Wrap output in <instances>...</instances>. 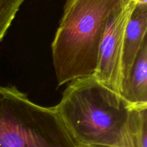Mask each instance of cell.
<instances>
[{
    "label": "cell",
    "mask_w": 147,
    "mask_h": 147,
    "mask_svg": "<svg viewBox=\"0 0 147 147\" xmlns=\"http://www.w3.org/2000/svg\"><path fill=\"white\" fill-rule=\"evenodd\" d=\"M77 147H116V146H105V145H80V144H77Z\"/></svg>",
    "instance_id": "obj_9"
},
{
    "label": "cell",
    "mask_w": 147,
    "mask_h": 147,
    "mask_svg": "<svg viewBox=\"0 0 147 147\" xmlns=\"http://www.w3.org/2000/svg\"><path fill=\"white\" fill-rule=\"evenodd\" d=\"M127 0H67L52 43L57 86L90 76L108 20Z\"/></svg>",
    "instance_id": "obj_2"
},
{
    "label": "cell",
    "mask_w": 147,
    "mask_h": 147,
    "mask_svg": "<svg viewBox=\"0 0 147 147\" xmlns=\"http://www.w3.org/2000/svg\"><path fill=\"white\" fill-rule=\"evenodd\" d=\"M0 147H77L54 107L32 102L16 86H0Z\"/></svg>",
    "instance_id": "obj_3"
},
{
    "label": "cell",
    "mask_w": 147,
    "mask_h": 147,
    "mask_svg": "<svg viewBox=\"0 0 147 147\" xmlns=\"http://www.w3.org/2000/svg\"><path fill=\"white\" fill-rule=\"evenodd\" d=\"M131 138V147H147V106L134 109Z\"/></svg>",
    "instance_id": "obj_7"
},
{
    "label": "cell",
    "mask_w": 147,
    "mask_h": 147,
    "mask_svg": "<svg viewBox=\"0 0 147 147\" xmlns=\"http://www.w3.org/2000/svg\"><path fill=\"white\" fill-rule=\"evenodd\" d=\"M136 2L127 0L111 14L105 26L93 75L98 82L121 94L122 55L126 27Z\"/></svg>",
    "instance_id": "obj_4"
},
{
    "label": "cell",
    "mask_w": 147,
    "mask_h": 147,
    "mask_svg": "<svg viewBox=\"0 0 147 147\" xmlns=\"http://www.w3.org/2000/svg\"><path fill=\"white\" fill-rule=\"evenodd\" d=\"M146 33L147 4L136 3L125 31L122 55V86L127 82L135 60L144 43L147 41Z\"/></svg>",
    "instance_id": "obj_5"
},
{
    "label": "cell",
    "mask_w": 147,
    "mask_h": 147,
    "mask_svg": "<svg viewBox=\"0 0 147 147\" xmlns=\"http://www.w3.org/2000/svg\"><path fill=\"white\" fill-rule=\"evenodd\" d=\"M24 1V0H0V42Z\"/></svg>",
    "instance_id": "obj_8"
},
{
    "label": "cell",
    "mask_w": 147,
    "mask_h": 147,
    "mask_svg": "<svg viewBox=\"0 0 147 147\" xmlns=\"http://www.w3.org/2000/svg\"><path fill=\"white\" fill-rule=\"evenodd\" d=\"M136 3H141V4H147V0H132Z\"/></svg>",
    "instance_id": "obj_10"
},
{
    "label": "cell",
    "mask_w": 147,
    "mask_h": 147,
    "mask_svg": "<svg viewBox=\"0 0 147 147\" xmlns=\"http://www.w3.org/2000/svg\"><path fill=\"white\" fill-rule=\"evenodd\" d=\"M54 108L77 144L131 147L135 107L93 74L70 82Z\"/></svg>",
    "instance_id": "obj_1"
},
{
    "label": "cell",
    "mask_w": 147,
    "mask_h": 147,
    "mask_svg": "<svg viewBox=\"0 0 147 147\" xmlns=\"http://www.w3.org/2000/svg\"><path fill=\"white\" fill-rule=\"evenodd\" d=\"M121 95L134 107L147 106V41L144 43Z\"/></svg>",
    "instance_id": "obj_6"
}]
</instances>
